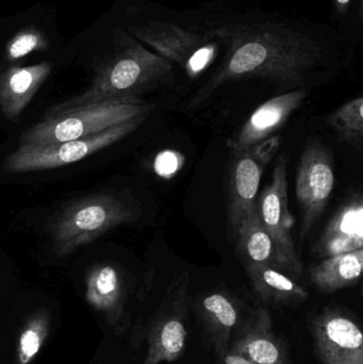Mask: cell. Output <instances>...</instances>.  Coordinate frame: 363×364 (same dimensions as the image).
Here are the masks:
<instances>
[{
	"label": "cell",
	"mask_w": 363,
	"mask_h": 364,
	"mask_svg": "<svg viewBox=\"0 0 363 364\" xmlns=\"http://www.w3.org/2000/svg\"><path fill=\"white\" fill-rule=\"evenodd\" d=\"M48 314L46 311L33 314L23 327L17 344V364H29L38 354L49 333Z\"/></svg>",
	"instance_id": "7402d4cb"
},
{
	"label": "cell",
	"mask_w": 363,
	"mask_h": 364,
	"mask_svg": "<svg viewBox=\"0 0 363 364\" xmlns=\"http://www.w3.org/2000/svg\"><path fill=\"white\" fill-rule=\"evenodd\" d=\"M327 123L341 139L353 146H362L363 98H355L337 109L328 117Z\"/></svg>",
	"instance_id": "44dd1931"
},
{
	"label": "cell",
	"mask_w": 363,
	"mask_h": 364,
	"mask_svg": "<svg viewBox=\"0 0 363 364\" xmlns=\"http://www.w3.org/2000/svg\"><path fill=\"white\" fill-rule=\"evenodd\" d=\"M363 250L345 252L324 259L309 271L311 284L325 293H334L355 286L362 278Z\"/></svg>",
	"instance_id": "ffe728a7"
},
{
	"label": "cell",
	"mask_w": 363,
	"mask_h": 364,
	"mask_svg": "<svg viewBox=\"0 0 363 364\" xmlns=\"http://www.w3.org/2000/svg\"><path fill=\"white\" fill-rule=\"evenodd\" d=\"M222 360H223V364H253L244 357L232 352H228Z\"/></svg>",
	"instance_id": "d4e9b609"
},
{
	"label": "cell",
	"mask_w": 363,
	"mask_h": 364,
	"mask_svg": "<svg viewBox=\"0 0 363 364\" xmlns=\"http://www.w3.org/2000/svg\"><path fill=\"white\" fill-rule=\"evenodd\" d=\"M85 284L87 303L111 320H119L124 303V284L119 271L107 263L95 265L87 273Z\"/></svg>",
	"instance_id": "d6986e66"
},
{
	"label": "cell",
	"mask_w": 363,
	"mask_h": 364,
	"mask_svg": "<svg viewBox=\"0 0 363 364\" xmlns=\"http://www.w3.org/2000/svg\"><path fill=\"white\" fill-rule=\"evenodd\" d=\"M48 63L11 68L0 78V110L6 119H16L50 74Z\"/></svg>",
	"instance_id": "9a60e30c"
},
{
	"label": "cell",
	"mask_w": 363,
	"mask_h": 364,
	"mask_svg": "<svg viewBox=\"0 0 363 364\" xmlns=\"http://www.w3.org/2000/svg\"><path fill=\"white\" fill-rule=\"evenodd\" d=\"M227 53L221 66L192 98L196 107L229 81L258 78L298 87L324 58V45L310 34L279 23H226L215 27Z\"/></svg>",
	"instance_id": "6da1fadb"
},
{
	"label": "cell",
	"mask_w": 363,
	"mask_h": 364,
	"mask_svg": "<svg viewBox=\"0 0 363 364\" xmlns=\"http://www.w3.org/2000/svg\"><path fill=\"white\" fill-rule=\"evenodd\" d=\"M334 184V162L330 151L319 141H310L300 156L296 176V197L302 212V241L326 209Z\"/></svg>",
	"instance_id": "30bf717a"
},
{
	"label": "cell",
	"mask_w": 363,
	"mask_h": 364,
	"mask_svg": "<svg viewBox=\"0 0 363 364\" xmlns=\"http://www.w3.org/2000/svg\"><path fill=\"white\" fill-rule=\"evenodd\" d=\"M134 218V210L111 194L92 195L76 201L51 225L53 252L59 257L67 256Z\"/></svg>",
	"instance_id": "277c9868"
},
{
	"label": "cell",
	"mask_w": 363,
	"mask_h": 364,
	"mask_svg": "<svg viewBox=\"0 0 363 364\" xmlns=\"http://www.w3.org/2000/svg\"><path fill=\"white\" fill-rule=\"evenodd\" d=\"M153 107L140 98L127 96L46 115L44 121L23 132L21 143L40 145L78 140L130 119L147 117Z\"/></svg>",
	"instance_id": "3957f363"
},
{
	"label": "cell",
	"mask_w": 363,
	"mask_h": 364,
	"mask_svg": "<svg viewBox=\"0 0 363 364\" xmlns=\"http://www.w3.org/2000/svg\"><path fill=\"white\" fill-rule=\"evenodd\" d=\"M306 96V91L298 90L271 98L254 111L236 138L228 140V147L251 146L271 138L300 108Z\"/></svg>",
	"instance_id": "5bb4252c"
},
{
	"label": "cell",
	"mask_w": 363,
	"mask_h": 364,
	"mask_svg": "<svg viewBox=\"0 0 363 364\" xmlns=\"http://www.w3.org/2000/svg\"><path fill=\"white\" fill-rule=\"evenodd\" d=\"M146 117H139L78 140L51 144L21 145L4 162L9 173L38 172L80 161L119 142L136 129Z\"/></svg>",
	"instance_id": "5b68a950"
},
{
	"label": "cell",
	"mask_w": 363,
	"mask_h": 364,
	"mask_svg": "<svg viewBox=\"0 0 363 364\" xmlns=\"http://www.w3.org/2000/svg\"><path fill=\"white\" fill-rule=\"evenodd\" d=\"M256 294L266 303L296 306L308 299V292L293 278L268 265L245 264Z\"/></svg>",
	"instance_id": "ac0fdd59"
},
{
	"label": "cell",
	"mask_w": 363,
	"mask_h": 364,
	"mask_svg": "<svg viewBox=\"0 0 363 364\" xmlns=\"http://www.w3.org/2000/svg\"><path fill=\"white\" fill-rule=\"evenodd\" d=\"M287 164L288 158L279 156L273 170L272 181L257 196L256 209L260 222L270 233L285 263L288 276L298 280L303 275V264L291 235L294 218L289 209Z\"/></svg>",
	"instance_id": "9c48e42d"
},
{
	"label": "cell",
	"mask_w": 363,
	"mask_h": 364,
	"mask_svg": "<svg viewBox=\"0 0 363 364\" xmlns=\"http://www.w3.org/2000/svg\"><path fill=\"white\" fill-rule=\"evenodd\" d=\"M130 31L143 42L151 45L159 55L185 68L190 78L202 74L217 55L215 28L202 31L196 26H185L173 21H149L131 26Z\"/></svg>",
	"instance_id": "8992f818"
},
{
	"label": "cell",
	"mask_w": 363,
	"mask_h": 364,
	"mask_svg": "<svg viewBox=\"0 0 363 364\" xmlns=\"http://www.w3.org/2000/svg\"><path fill=\"white\" fill-rule=\"evenodd\" d=\"M47 46L48 42L38 30L34 28L21 30L6 45V59L17 61L33 51L44 50Z\"/></svg>",
	"instance_id": "603a6c76"
},
{
	"label": "cell",
	"mask_w": 363,
	"mask_h": 364,
	"mask_svg": "<svg viewBox=\"0 0 363 364\" xmlns=\"http://www.w3.org/2000/svg\"><path fill=\"white\" fill-rule=\"evenodd\" d=\"M189 274L183 271L174 278L158 309L148 333V348L143 364L174 363L187 346Z\"/></svg>",
	"instance_id": "ba28073f"
},
{
	"label": "cell",
	"mask_w": 363,
	"mask_h": 364,
	"mask_svg": "<svg viewBox=\"0 0 363 364\" xmlns=\"http://www.w3.org/2000/svg\"><path fill=\"white\" fill-rule=\"evenodd\" d=\"M363 248V201L360 193L352 195L335 213L313 247L326 259Z\"/></svg>",
	"instance_id": "4fadbf2b"
},
{
	"label": "cell",
	"mask_w": 363,
	"mask_h": 364,
	"mask_svg": "<svg viewBox=\"0 0 363 364\" xmlns=\"http://www.w3.org/2000/svg\"><path fill=\"white\" fill-rule=\"evenodd\" d=\"M313 348L321 364H363V337L345 310L325 308L311 322Z\"/></svg>",
	"instance_id": "8fae6325"
},
{
	"label": "cell",
	"mask_w": 363,
	"mask_h": 364,
	"mask_svg": "<svg viewBox=\"0 0 363 364\" xmlns=\"http://www.w3.org/2000/svg\"><path fill=\"white\" fill-rule=\"evenodd\" d=\"M281 138L273 136L247 147H229L226 175L228 222L234 235L256 207L264 170L281 149Z\"/></svg>",
	"instance_id": "52a82bcc"
},
{
	"label": "cell",
	"mask_w": 363,
	"mask_h": 364,
	"mask_svg": "<svg viewBox=\"0 0 363 364\" xmlns=\"http://www.w3.org/2000/svg\"><path fill=\"white\" fill-rule=\"evenodd\" d=\"M115 53L98 70L89 90L50 109L47 115L96 104L111 98L134 96L155 89L173 77V63L151 53L124 31H119Z\"/></svg>",
	"instance_id": "7a4b0ae2"
},
{
	"label": "cell",
	"mask_w": 363,
	"mask_h": 364,
	"mask_svg": "<svg viewBox=\"0 0 363 364\" xmlns=\"http://www.w3.org/2000/svg\"><path fill=\"white\" fill-rule=\"evenodd\" d=\"M183 164H185V157L183 154L173 149H166L156 156L153 170L158 176L170 179L181 170Z\"/></svg>",
	"instance_id": "cb8c5ba5"
},
{
	"label": "cell",
	"mask_w": 363,
	"mask_h": 364,
	"mask_svg": "<svg viewBox=\"0 0 363 364\" xmlns=\"http://www.w3.org/2000/svg\"><path fill=\"white\" fill-rule=\"evenodd\" d=\"M236 237H238L237 250L244 264L268 265L288 275L285 263L281 260L270 233L260 222L256 207L243 220Z\"/></svg>",
	"instance_id": "e0dca14e"
},
{
	"label": "cell",
	"mask_w": 363,
	"mask_h": 364,
	"mask_svg": "<svg viewBox=\"0 0 363 364\" xmlns=\"http://www.w3.org/2000/svg\"><path fill=\"white\" fill-rule=\"evenodd\" d=\"M197 311L215 355L222 360L229 350L230 339L240 318L238 305L229 295L213 292L200 299Z\"/></svg>",
	"instance_id": "2e32d148"
},
{
	"label": "cell",
	"mask_w": 363,
	"mask_h": 364,
	"mask_svg": "<svg viewBox=\"0 0 363 364\" xmlns=\"http://www.w3.org/2000/svg\"><path fill=\"white\" fill-rule=\"evenodd\" d=\"M337 11L341 14H345L349 10L352 0H334Z\"/></svg>",
	"instance_id": "484cf974"
},
{
	"label": "cell",
	"mask_w": 363,
	"mask_h": 364,
	"mask_svg": "<svg viewBox=\"0 0 363 364\" xmlns=\"http://www.w3.org/2000/svg\"><path fill=\"white\" fill-rule=\"evenodd\" d=\"M228 352L253 364H290L285 346L275 335L270 312L264 308L251 314Z\"/></svg>",
	"instance_id": "7c38bea8"
}]
</instances>
